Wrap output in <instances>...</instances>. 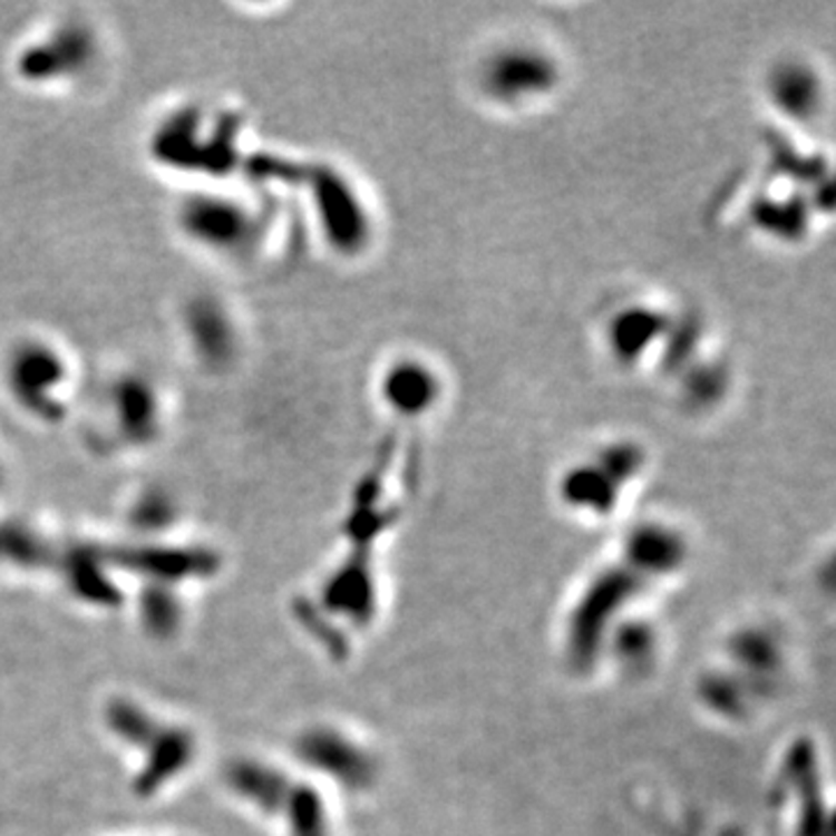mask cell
I'll return each instance as SVG.
<instances>
[{"instance_id":"cell-2","label":"cell","mask_w":836,"mask_h":836,"mask_svg":"<svg viewBox=\"0 0 836 836\" xmlns=\"http://www.w3.org/2000/svg\"><path fill=\"white\" fill-rule=\"evenodd\" d=\"M488 81L499 98H518L527 91L544 89L551 81V70L535 54L509 51L490 66Z\"/></svg>"},{"instance_id":"cell-1","label":"cell","mask_w":836,"mask_h":836,"mask_svg":"<svg viewBox=\"0 0 836 836\" xmlns=\"http://www.w3.org/2000/svg\"><path fill=\"white\" fill-rule=\"evenodd\" d=\"M109 728H115L124 739L149 752L147 769L139 776V786L149 793L163 786L165 778L182 771L193 756V739L188 732L179 728H165L135 704H111Z\"/></svg>"},{"instance_id":"cell-3","label":"cell","mask_w":836,"mask_h":836,"mask_svg":"<svg viewBox=\"0 0 836 836\" xmlns=\"http://www.w3.org/2000/svg\"><path fill=\"white\" fill-rule=\"evenodd\" d=\"M383 396L388 398V405L396 407V411L418 414L430 407L435 398V381L424 368L407 362V366L396 368L386 377Z\"/></svg>"}]
</instances>
